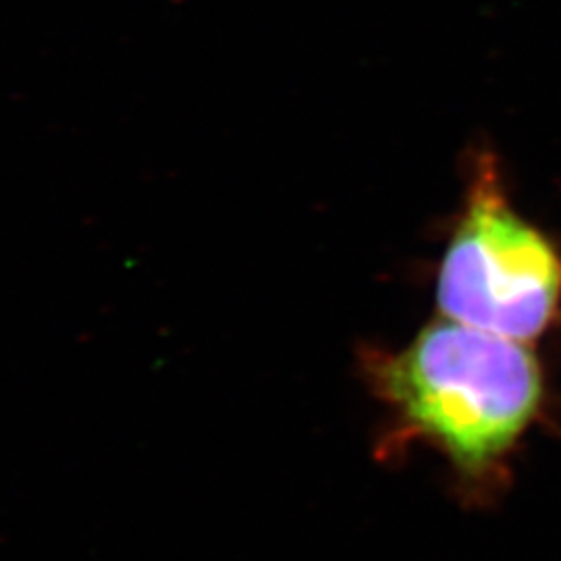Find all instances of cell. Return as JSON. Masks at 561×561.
I'll list each match as a JSON object with an SVG mask.
<instances>
[{"instance_id": "7a4b0ae2", "label": "cell", "mask_w": 561, "mask_h": 561, "mask_svg": "<svg viewBox=\"0 0 561 561\" xmlns=\"http://www.w3.org/2000/svg\"><path fill=\"white\" fill-rule=\"evenodd\" d=\"M439 317L535 343L561 312V248L510 201L495 154H472L437 273Z\"/></svg>"}, {"instance_id": "6da1fadb", "label": "cell", "mask_w": 561, "mask_h": 561, "mask_svg": "<svg viewBox=\"0 0 561 561\" xmlns=\"http://www.w3.org/2000/svg\"><path fill=\"white\" fill-rule=\"evenodd\" d=\"M360 370L389 414L385 447L426 443L484 489L541 416L547 382L530 343L439 317L400 350L366 347Z\"/></svg>"}]
</instances>
